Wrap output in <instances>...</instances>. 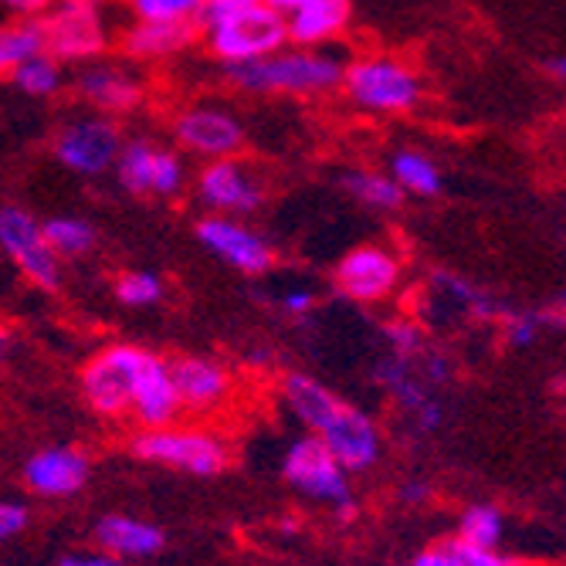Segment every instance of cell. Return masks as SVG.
<instances>
[{
	"mask_svg": "<svg viewBox=\"0 0 566 566\" xmlns=\"http://www.w3.org/2000/svg\"><path fill=\"white\" fill-rule=\"evenodd\" d=\"M505 536V520L502 512L489 502H475L461 512L458 520V539L472 546H502Z\"/></svg>",
	"mask_w": 566,
	"mask_h": 566,
	"instance_id": "31",
	"label": "cell"
},
{
	"mask_svg": "<svg viewBox=\"0 0 566 566\" xmlns=\"http://www.w3.org/2000/svg\"><path fill=\"white\" fill-rule=\"evenodd\" d=\"M59 566H126L123 559H116L113 553H106V549H75V553H65L62 559H59Z\"/></svg>",
	"mask_w": 566,
	"mask_h": 566,
	"instance_id": "40",
	"label": "cell"
},
{
	"mask_svg": "<svg viewBox=\"0 0 566 566\" xmlns=\"http://www.w3.org/2000/svg\"><path fill=\"white\" fill-rule=\"evenodd\" d=\"M113 177L133 197L170 200L187 190L190 170L184 164V153L153 143L149 136H133V139H123Z\"/></svg>",
	"mask_w": 566,
	"mask_h": 566,
	"instance_id": "8",
	"label": "cell"
},
{
	"mask_svg": "<svg viewBox=\"0 0 566 566\" xmlns=\"http://www.w3.org/2000/svg\"><path fill=\"white\" fill-rule=\"evenodd\" d=\"M343 95L359 113L370 116H407L421 106L424 82L407 62L394 55H364L343 69Z\"/></svg>",
	"mask_w": 566,
	"mask_h": 566,
	"instance_id": "5",
	"label": "cell"
},
{
	"mask_svg": "<svg viewBox=\"0 0 566 566\" xmlns=\"http://www.w3.org/2000/svg\"><path fill=\"white\" fill-rule=\"evenodd\" d=\"M282 479L302 499L326 505L336 523H353L356 520L359 502L353 495L349 472L339 465V458L316 434H302L285 448Z\"/></svg>",
	"mask_w": 566,
	"mask_h": 566,
	"instance_id": "4",
	"label": "cell"
},
{
	"mask_svg": "<svg viewBox=\"0 0 566 566\" xmlns=\"http://www.w3.org/2000/svg\"><path fill=\"white\" fill-rule=\"evenodd\" d=\"M129 21H157V24H200L208 0H123Z\"/></svg>",
	"mask_w": 566,
	"mask_h": 566,
	"instance_id": "30",
	"label": "cell"
},
{
	"mask_svg": "<svg viewBox=\"0 0 566 566\" xmlns=\"http://www.w3.org/2000/svg\"><path fill=\"white\" fill-rule=\"evenodd\" d=\"M200 34L211 59L224 69L265 59L289 44L285 18L265 0L248 4H208L200 14Z\"/></svg>",
	"mask_w": 566,
	"mask_h": 566,
	"instance_id": "3",
	"label": "cell"
},
{
	"mask_svg": "<svg viewBox=\"0 0 566 566\" xmlns=\"http://www.w3.org/2000/svg\"><path fill=\"white\" fill-rule=\"evenodd\" d=\"M275 298V308L285 316V319H305V316H313L316 313V305H319V295L308 289V285H289L282 292L272 295Z\"/></svg>",
	"mask_w": 566,
	"mask_h": 566,
	"instance_id": "35",
	"label": "cell"
},
{
	"mask_svg": "<svg viewBox=\"0 0 566 566\" xmlns=\"http://www.w3.org/2000/svg\"><path fill=\"white\" fill-rule=\"evenodd\" d=\"M28 523H31V512H28L24 502H18V499H0V546L18 539L28 530Z\"/></svg>",
	"mask_w": 566,
	"mask_h": 566,
	"instance_id": "38",
	"label": "cell"
},
{
	"mask_svg": "<svg viewBox=\"0 0 566 566\" xmlns=\"http://www.w3.org/2000/svg\"><path fill=\"white\" fill-rule=\"evenodd\" d=\"M448 546H451L458 566H516V559L505 556L499 546H472V543H461V539H454Z\"/></svg>",
	"mask_w": 566,
	"mask_h": 566,
	"instance_id": "37",
	"label": "cell"
},
{
	"mask_svg": "<svg viewBox=\"0 0 566 566\" xmlns=\"http://www.w3.org/2000/svg\"><path fill=\"white\" fill-rule=\"evenodd\" d=\"M387 174L407 197H418V200H434L444 190V174H441L438 160L415 146H403V149L390 153Z\"/></svg>",
	"mask_w": 566,
	"mask_h": 566,
	"instance_id": "25",
	"label": "cell"
},
{
	"mask_svg": "<svg viewBox=\"0 0 566 566\" xmlns=\"http://www.w3.org/2000/svg\"><path fill=\"white\" fill-rule=\"evenodd\" d=\"M343 62L326 48H295L285 44L265 59H254L234 69H224L234 88L248 95H289L316 98L329 95L343 82Z\"/></svg>",
	"mask_w": 566,
	"mask_h": 566,
	"instance_id": "2",
	"label": "cell"
},
{
	"mask_svg": "<svg viewBox=\"0 0 566 566\" xmlns=\"http://www.w3.org/2000/svg\"><path fill=\"white\" fill-rule=\"evenodd\" d=\"M44 51L41 21H8L0 24V75H11L21 62Z\"/></svg>",
	"mask_w": 566,
	"mask_h": 566,
	"instance_id": "29",
	"label": "cell"
},
{
	"mask_svg": "<svg viewBox=\"0 0 566 566\" xmlns=\"http://www.w3.org/2000/svg\"><path fill=\"white\" fill-rule=\"evenodd\" d=\"M197 244L214 254L218 262H224L228 269L251 275V279H262L279 265V251L275 244L259 231L251 228L244 218H224V214H208L200 218L197 228Z\"/></svg>",
	"mask_w": 566,
	"mask_h": 566,
	"instance_id": "14",
	"label": "cell"
},
{
	"mask_svg": "<svg viewBox=\"0 0 566 566\" xmlns=\"http://www.w3.org/2000/svg\"><path fill=\"white\" fill-rule=\"evenodd\" d=\"M8 78L28 98H55L69 85L65 62H59L55 55H48V51H38V55H31L28 62H21Z\"/></svg>",
	"mask_w": 566,
	"mask_h": 566,
	"instance_id": "27",
	"label": "cell"
},
{
	"mask_svg": "<svg viewBox=\"0 0 566 566\" xmlns=\"http://www.w3.org/2000/svg\"><path fill=\"white\" fill-rule=\"evenodd\" d=\"M119 149H123L119 123L113 116H102L92 109L62 123V129L55 133V143H51L55 160L69 174L85 177V180H98V177L113 174Z\"/></svg>",
	"mask_w": 566,
	"mask_h": 566,
	"instance_id": "9",
	"label": "cell"
},
{
	"mask_svg": "<svg viewBox=\"0 0 566 566\" xmlns=\"http://www.w3.org/2000/svg\"><path fill=\"white\" fill-rule=\"evenodd\" d=\"M113 292H116L119 305H126V308H153V305L164 302L167 285H164V279L157 272L139 269V272H123L116 279Z\"/></svg>",
	"mask_w": 566,
	"mask_h": 566,
	"instance_id": "32",
	"label": "cell"
},
{
	"mask_svg": "<svg viewBox=\"0 0 566 566\" xmlns=\"http://www.w3.org/2000/svg\"><path fill=\"white\" fill-rule=\"evenodd\" d=\"M265 4H269V8H275V11H279V14L285 18V14H292L295 8H302L305 0H265Z\"/></svg>",
	"mask_w": 566,
	"mask_h": 566,
	"instance_id": "45",
	"label": "cell"
},
{
	"mask_svg": "<svg viewBox=\"0 0 566 566\" xmlns=\"http://www.w3.org/2000/svg\"><path fill=\"white\" fill-rule=\"evenodd\" d=\"M200 24H157V21H129L119 34L123 55L136 65H157L180 59L197 41Z\"/></svg>",
	"mask_w": 566,
	"mask_h": 566,
	"instance_id": "22",
	"label": "cell"
},
{
	"mask_svg": "<svg viewBox=\"0 0 566 566\" xmlns=\"http://www.w3.org/2000/svg\"><path fill=\"white\" fill-rule=\"evenodd\" d=\"M136 343H113L98 349L78 374V390L85 407L102 421H119L129 418V400H133V377L139 364Z\"/></svg>",
	"mask_w": 566,
	"mask_h": 566,
	"instance_id": "11",
	"label": "cell"
},
{
	"mask_svg": "<svg viewBox=\"0 0 566 566\" xmlns=\"http://www.w3.org/2000/svg\"><path fill=\"white\" fill-rule=\"evenodd\" d=\"M339 190L356 200L359 208L367 211H377V214H390V211H400L407 193L394 184V177L387 170H367V167H353V170H343L339 174Z\"/></svg>",
	"mask_w": 566,
	"mask_h": 566,
	"instance_id": "26",
	"label": "cell"
},
{
	"mask_svg": "<svg viewBox=\"0 0 566 566\" xmlns=\"http://www.w3.org/2000/svg\"><path fill=\"white\" fill-rule=\"evenodd\" d=\"M170 133L180 146V153H190L197 160H224V157H241V149L248 146V129L221 102H193L184 106Z\"/></svg>",
	"mask_w": 566,
	"mask_h": 566,
	"instance_id": "13",
	"label": "cell"
},
{
	"mask_svg": "<svg viewBox=\"0 0 566 566\" xmlns=\"http://www.w3.org/2000/svg\"><path fill=\"white\" fill-rule=\"evenodd\" d=\"M8 353H11V336H8V329L0 326V364L8 359Z\"/></svg>",
	"mask_w": 566,
	"mask_h": 566,
	"instance_id": "46",
	"label": "cell"
},
{
	"mask_svg": "<svg viewBox=\"0 0 566 566\" xmlns=\"http://www.w3.org/2000/svg\"><path fill=\"white\" fill-rule=\"evenodd\" d=\"M92 543L123 563H139V559H153L164 553L167 533L157 523L129 516V512H106V516L92 526Z\"/></svg>",
	"mask_w": 566,
	"mask_h": 566,
	"instance_id": "21",
	"label": "cell"
},
{
	"mask_svg": "<svg viewBox=\"0 0 566 566\" xmlns=\"http://www.w3.org/2000/svg\"><path fill=\"white\" fill-rule=\"evenodd\" d=\"M410 364L418 367V374L431 384V387H448L451 380H454V359L444 353V349H438V346H424V353L418 356V359H410Z\"/></svg>",
	"mask_w": 566,
	"mask_h": 566,
	"instance_id": "36",
	"label": "cell"
},
{
	"mask_svg": "<svg viewBox=\"0 0 566 566\" xmlns=\"http://www.w3.org/2000/svg\"><path fill=\"white\" fill-rule=\"evenodd\" d=\"M180 415H184V407H180V394L174 384L170 359H164L160 353L143 346L139 364H136V377H133L129 418L139 424V431H153V428L177 424Z\"/></svg>",
	"mask_w": 566,
	"mask_h": 566,
	"instance_id": "17",
	"label": "cell"
},
{
	"mask_svg": "<svg viewBox=\"0 0 566 566\" xmlns=\"http://www.w3.org/2000/svg\"><path fill=\"white\" fill-rule=\"evenodd\" d=\"M129 454L146 465H160L193 479H214L231 465V444L208 428L193 424H167L139 431L129 441Z\"/></svg>",
	"mask_w": 566,
	"mask_h": 566,
	"instance_id": "6",
	"label": "cell"
},
{
	"mask_svg": "<svg viewBox=\"0 0 566 566\" xmlns=\"http://www.w3.org/2000/svg\"><path fill=\"white\" fill-rule=\"evenodd\" d=\"M0 254L41 292H55L62 285V259L28 208L0 203Z\"/></svg>",
	"mask_w": 566,
	"mask_h": 566,
	"instance_id": "12",
	"label": "cell"
},
{
	"mask_svg": "<svg viewBox=\"0 0 566 566\" xmlns=\"http://www.w3.org/2000/svg\"><path fill=\"white\" fill-rule=\"evenodd\" d=\"M282 403L292 410V418L316 434L349 475L370 472L384 454L380 424L367 415L364 407L349 403L336 390H329L319 377L292 370L279 384Z\"/></svg>",
	"mask_w": 566,
	"mask_h": 566,
	"instance_id": "1",
	"label": "cell"
},
{
	"mask_svg": "<svg viewBox=\"0 0 566 566\" xmlns=\"http://www.w3.org/2000/svg\"><path fill=\"white\" fill-rule=\"evenodd\" d=\"M48 8H51V0H0V11L11 21H41Z\"/></svg>",
	"mask_w": 566,
	"mask_h": 566,
	"instance_id": "39",
	"label": "cell"
},
{
	"mask_svg": "<svg viewBox=\"0 0 566 566\" xmlns=\"http://www.w3.org/2000/svg\"><path fill=\"white\" fill-rule=\"evenodd\" d=\"M44 228V238L48 244L55 248V254L65 262V259H82L88 254L95 244H98V231L88 218H78V214H55V218H44L41 221Z\"/></svg>",
	"mask_w": 566,
	"mask_h": 566,
	"instance_id": "28",
	"label": "cell"
},
{
	"mask_svg": "<svg viewBox=\"0 0 566 566\" xmlns=\"http://www.w3.org/2000/svg\"><path fill=\"white\" fill-rule=\"evenodd\" d=\"M403 282L400 254L380 241H364L349 248L333 269V285L343 298L356 305H380Z\"/></svg>",
	"mask_w": 566,
	"mask_h": 566,
	"instance_id": "15",
	"label": "cell"
},
{
	"mask_svg": "<svg viewBox=\"0 0 566 566\" xmlns=\"http://www.w3.org/2000/svg\"><path fill=\"white\" fill-rule=\"evenodd\" d=\"M374 380L387 390V397L415 421L421 434H438L444 428V403L438 400L434 387L418 374V367L410 359L400 356H384L374 367Z\"/></svg>",
	"mask_w": 566,
	"mask_h": 566,
	"instance_id": "19",
	"label": "cell"
},
{
	"mask_svg": "<svg viewBox=\"0 0 566 566\" xmlns=\"http://www.w3.org/2000/svg\"><path fill=\"white\" fill-rule=\"evenodd\" d=\"M44 51L65 65L95 62L113 44V4L109 0H51L41 14Z\"/></svg>",
	"mask_w": 566,
	"mask_h": 566,
	"instance_id": "7",
	"label": "cell"
},
{
	"mask_svg": "<svg viewBox=\"0 0 566 566\" xmlns=\"http://www.w3.org/2000/svg\"><path fill=\"white\" fill-rule=\"evenodd\" d=\"M384 343L400 359H418L424 353V346H428V333L415 319L400 316V319H387L384 323Z\"/></svg>",
	"mask_w": 566,
	"mask_h": 566,
	"instance_id": "34",
	"label": "cell"
},
{
	"mask_svg": "<svg viewBox=\"0 0 566 566\" xmlns=\"http://www.w3.org/2000/svg\"><path fill=\"white\" fill-rule=\"evenodd\" d=\"M193 197L208 214L251 218L265 208L269 187L262 174L241 157L208 160L193 177Z\"/></svg>",
	"mask_w": 566,
	"mask_h": 566,
	"instance_id": "10",
	"label": "cell"
},
{
	"mask_svg": "<svg viewBox=\"0 0 566 566\" xmlns=\"http://www.w3.org/2000/svg\"><path fill=\"white\" fill-rule=\"evenodd\" d=\"M208 4H248V0H208Z\"/></svg>",
	"mask_w": 566,
	"mask_h": 566,
	"instance_id": "47",
	"label": "cell"
},
{
	"mask_svg": "<svg viewBox=\"0 0 566 566\" xmlns=\"http://www.w3.org/2000/svg\"><path fill=\"white\" fill-rule=\"evenodd\" d=\"M410 566H458V559H454L451 546H431L410 559Z\"/></svg>",
	"mask_w": 566,
	"mask_h": 566,
	"instance_id": "42",
	"label": "cell"
},
{
	"mask_svg": "<svg viewBox=\"0 0 566 566\" xmlns=\"http://www.w3.org/2000/svg\"><path fill=\"white\" fill-rule=\"evenodd\" d=\"M499 329L505 336V346H512V349H526L546 333L539 308H512V305H509V313L502 316Z\"/></svg>",
	"mask_w": 566,
	"mask_h": 566,
	"instance_id": "33",
	"label": "cell"
},
{
	"mask_svg": "<svg viewBox=\"0 0 566 566\" xmlns=\"http://www.w3.org/2000/svg\"><path fill=\"white\" fill-rule=\"evenodd\" d=\"M543 69H546V75H549L556 85H566V55H553Z\"/></svg>",
	"mask_w": 566,
	"mask_h": 566,
	"instance_id": "44",
	"label": "cell"
},
{
	"mask_svg": "<svg viewBox=\"0 0 566 566\" xmlns=\"http://www.w3.org/2000/svg\"><path fill=\"white\" fill-rule=\"evenodd\" d=\"M174 384L180 394V407L193 410V415H214L231 400L234 377L231 370L214 356H177L170 359Z\"/></svg>",
	"mask_w": 566,
	"mask_h": 566,
	"instance_id": "20",
	"label": "cell"
},
{
	"mask_svg": "<svg viewBox=\"0 0 566 566\" xmlns=\"http://www.w3.org/2000/svg\"><path fill=\"white\" fill-rule=\"evenodd\" d=\"M92 479V458L85 448L75 444H51L41 448L34 454H28L24 469H21V482L34 499H72L78 495Z\"/></svg>",
	"mask_w": 566,
	"mask_h": 566,
	"instance_id": "18",
	"label": "cell"
},
{
	"mask_svg": "<svg viewBox=\"0 0 566 566\" xmlns=\"http://www.w3.org/2000/svg\"><path fill=\"white\" fill-rule=\"evenodd\" d=\"M394 566H410V563H394Z\"/></svg>",
	"mask_w": 566,
	"mask_h": 566,
	"instance_id": "48",
	"label": "cell"
},
{
	"mask_svg": "<svg viewBox=\"0 0 566 566\" xmlns=\"http://www.w3.org/2000/svg\"><path fill=\"white\" fill-rule=\"evenodd\" d=\"M431 485L424 482V479H410V482H403L400 485V499L407 502V505H424L428 499H431Z\"/></svg>",
	"mask_w": 566,
	"mask_h": 566,
	"instance_id": "43",
	"label": "cell"
},
{
	"mask_svg": "<svg viewBox=\"0 0 566 566\" xmlns=\"http://www.w3.org/2000/svg\"><path fill=\"white\" fill-rule=\"evenodd\" d=\"M353 21V0H305L285 14V34L295 48H326L346 34Z\"/></svg>",
	"mask_w": 566,
	"mask_h": 566,
	"instance_id": "23",
	"label": "cell"
},
{
	"mask_svg": "<svg viewBox=\"0 0 566 566\" xmlns=\"http://www.w3.org/2000/svg\"><path fill=\"white\" fill-rule=\"evenodd\" d=\"M72 92L92 113L113 116V119L136 113L146 102L143 75L133 72L129 65L109 62V59H95V62L78 65V72L72 78Z\"/></svg>",
	"mask_w": 566,
	"mask_h": 566,
	"instance_id": "16",
	"label": "cell"
},
{
	"mask_svg": "<svg viewBox=\"0 0 566 566\" xmlns=\"http://www.w3.org/2000/svg\"><path fill=\"white\" fill-rule=\"evenodd\" d=\"M539 316H543V326L546 329H566V289H559L549 305L539 308Z\"/></svg>",
	"mask_w": 566,
	"mask_h": 566,
	"instance_id": "41",
	"label": "cell"
},
{
	"mask_svg": "<svg viewBox=\"0 0 566 566\" xmlns=\"http://www.w3.org/2000/svg\"><path fill=\"white\" fill-rule=\"evenodd\" d=\"M431 292L438 295V302L451 305L454 313L461 316H469L472 323H492L499 326L502 316L509 313V305L502 298H495L492 292H485L482 285L469 282V279H461L448 269H438L431 275Z\"/></svg>",
	"mask_w": 566,
	"mask_h": 566,
	"instance_id": "24",
	"label": "cell"
}]
</instances>
